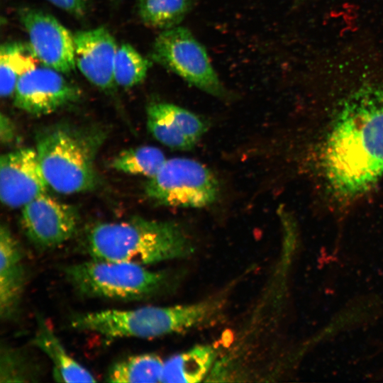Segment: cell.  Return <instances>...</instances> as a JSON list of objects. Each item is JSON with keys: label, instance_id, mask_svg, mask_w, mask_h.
<instances>
[{"label": "cell", "instance_id": "6", "mask_svg": "<svg viewBox=\"0 0 383 383\" xmlns=\"http://www.w3.org/2000/svg\"><path fill=\"white\" fill-rule=\"evenodd\" d=\"M218 183L204 165L187 158L166 160L145 185L146 196L159 204L201 208L213 203Z\"/></svg>", "mask_w": 383, "mask_h": 383}, {"label": "cell", "instance_id": "7", "mask_svg": "<svg viewBox=\"0 0 383 383\" xmlns=\"http://www.w3.org/2000/svg\"><path fill=\"white\" fill-rule=\"evenodd\" d=\"M151 57L202 91L226 97L206 49L188 29L177 26L161 32L153 43Z\"/></svg>", "mask_w": 383, "mask_h": 383}, {"label": "cell", "instance_id": "2", "mask_svg": "<svg viewBox=\"0 0 383 383\" xmlns=\"http://www.w3.org/2000/svg\"><path fill=\"white\" fill-rule=\"evenodd\" d=\"M84 246L91 259L140 265L185 257L194 252L180 225L140 217L96 223L86 233Z\"/></svg>", "mask_w": 383, "mask_h": 383}, {"label": "cell", "instance_id": "10", "mask_svg": "<svg viewBox=\"0 0 383 383\" xmlns=\"http://www.w3.org/2000/svg\"><path fill=\"white\" fill-rule=\"evenodd\" d=\"M23 207L21 223L24 232L40 249L57 247L68 240L77 229V209L46 193Z\"/></svg>", "mask_w": 383, "mask_h": 383}, {"label": "cell", "instance_id": "19", "mask_svg": "<svg viewBox=\"0 0 383 383\" xmlns=\"http://www.w3.org/2000/svg\"><path fill=\"white\" fill-rule=\"evenodd\" d=\"M192 6V0H138V11L145 25L166 30L177 26Z\"/></svg>", "mask_w": 383, "mask_h": 383}, {"label": "cell", "instance_id": "18", "mask_svg": "<svg viewBox=\"0 0 383 383\" xmlns=\"http://www.w3.org/2000/svg\"><path fill=\"white\" fill-rule=\"evenodd\" d=\"M164 362L154 354L129 356L115 362L109 370L106 381L109 382H161Z\"/></svg>", "mask_w": 383, "mask_h": 383}, {"label": "cell", "instance_id": "21", "mask_svg": "<svg viewBox=\"0 0 383 383\" xmlns=\"http://www.w3.org/2000/svg\"><path fill=\"white\" fill-rule=\"evenodd\" d=\"M149 67V62L131 45L123 43L118 47L113 67L115 84L131 88L144 81Z\"/></svg>", "mask_w": 383, "mask_h": 383}, {"label": "cell", "instance_id": "15", "mask_svg": "<svg viewBox=\"0 0 383 383\" xmlns=\"http://www.w3.org/2000/svg\"><path fill=\"white\" fill-rule=\"evenodd\" d=\"M32 344L44 353L51 361L56 381L96 382L92 374L69 355L51 328L40 317L38 318V327Z\"/></svg>", "mask_w": 383, "mask_h": 383}, {"label": "cell", "instance_id": "24", "mask_svg": "<svg viewBox=\"0 0 383 383\" xmlns=\"http://www.w3.org/2000/svg\"><path fill=\"white\" fill-rule=\"evenodd\" d=\"M16 137V128L11 119L1 113L0 117V140L3 144L12 143Z\"/></svg>", "mask_w": 383, "mask_h": 383}, {"label": "cell", "instance_id": "17", "mask_svg": "<svg viewBox=\"0 0 383 383\" xmlns=\"http://www.w3.org/2000/svg\"><path fill=\"white\" fill-rule=\"evenodd\" d=\"M38 59L29 44L7 42L0 48V94L6 98L14 94L21 76L37 66Z\"/></svg>", "mask_w": 383, "mask_h": 383}, {"label": "cell", "instance_id": "3", "mask_svg": "<svg viewBox=\"0 0 383 383\" xmlns=\"http://www.w3.org/2000/svg\"><path fill=\"white\" fill-rule=\"evenodd\" d=\"M107 136L108 129L96 125L60 122L40 128L35 150L49 186L65 194L95 189V160Z\"/></svg>", "mask_w": 383, "mask_h": 383}, {"label": "cell", "instance_id": "20", "mask_svg": "<svg viewBox=\"0 0 383 383\" xmlns=\"http://www.w3.org/2000/svg\"><path fill=\"white\" fill-rule=\"evenodd\" d=\"M166 159L163 152L152 146H140L119 152L111 161L114 170L130 174L153 177Z\"/></svg>", "mask_w": 383, "mask_h": 383}, {"label": "cell", "instance_id": "12", "mask_svg": "<svg viewBox=\"0 0 383 383\" xmlns=\"http://www.w3.org/2000/svg\"><path fill=\"white\" fill-rule=\"evenodd\" d=\"M75 64L84 77L102 90L115 85V38L104 27L81 30L74 35Z\"/></svg>", "mask_w": 383, "mask_h": 383}, {"label": "cell", "instance_id": "9", "mask_svg": "<svg viewBox=\"0 0 383 383\" xmlns=\"http://www.w3.org/2000/svg\"><path fill=\"white\" fill-rule=\"evenodd\" d=\"M62 74L46 66L28 70L17 83L14 105L29 114L40 116L76 102L80 90Z\"/></svg>", "mask_w": 383, "mask_h": 383}, {"label": "cell", "instance_id": "8", "mask_svg": "<svg viewBox=\"0 0 383 383\" xmlns=\"http://www.w3.org/2000/svg\"><path fill=\"white\" fill-rule=\"evenodd\" d=\"M19 19L28 33L30 49L39 62L62 74L74 70V36L54 16L24 8L19 12Z\"/></svg>", "mask_w": 383, "mask_h": 383}, {"label": "cell", "instance_id": "4", "mask_svg": "<svg viewBox=\"0 0 383 383\" xmlns=\"http://www.w3.org/2000/svg\"><path fill=\"white\" fill-rule=\"evenodd\" d=\"M210 301L173 306L108 309L72 317L74 329L94 332L107 338H152L182 331L207 321L216 311Z\"/></svg>", "mask_w": 383, "mask_h": 383}, {"label": "cell", "instance_id": "25", "mask_svg": "<svg viewBox=\"0 0 383 383\" xmlns=\"http://www.w3.org/2000/svg\"><path fill=\"white\" fill-rule=\"evenodd\" d=\"M113 3H118L121 0H111Z\"/></svg>", "mask_w": 383, "mask_h": 383}, {"label": "cell", "instance_id": "14", "mask_svg": "<svg viewBox=\"0 0 383 383\" xmlns=\"http://www.w3.org/2000/svg\"><path fill=\"white\" fill-rule=\"evenodd\" d=\"M23 252L10 229L0 228V316L4 321L18 312L26 283Z\"/></svg>", "mask_w": 383, "mask_h": 383}, {"label": "cell", "instance_id": "5", "mask_svg": "<svg viewBox=\"0 0 383 383\" xmlns=\"http://www.w3.org/2000/svg\"><path fill=\"white\" fill-rule=\"evenodd\" d=\"M63 272L79 294L120 301L152 296L164 288L167 280L165 273L140 265L94 259L67 265Z\"/></svg>", "mask_w": 383, "mask_h": 383}, {"label": "cell", "instance_id": "23", "mask_svg": "<svg viewBox=\"0 0 383 383\" xmlns=\"http://www.w3.org/2000/svg\"><path fill=\"white\" fill-rule=\"evenodd\" d=\"M55 6L76 16H84L90 6L91 0H47Z\"/></svg>", "mask_w": 383, "mask_h": 383}, {"label": "cell", "instance_id": "22", "mask_svg": "<svg viewBox=\"0 0 383 383\" xmlns=\"http://www.w3.org/2000/svg\"><path fill=\"white\" fill-rule=\"evenodd\" d=\"M0 382H30L35 377L33 366L23 354L16 349H1Z\"/></svg>", "mask_w": 383, "mask_h": 383}, {"label": "cell", "instance_id": "13", "mask_svg": "<svg viewBox=\"0 0 383 383\" xmlns=\"http://www.w3.org/2000/svg\"><path fill=\"white\" fill-rule=\"evenodd\" d=\"M149 131L161 143L179 150H190L207 130L197 115L174 104L152 102L147 108Z\"/></svg>", "mask_w": 383, "mask_h": 383}, {"label": "cell", "instance_id": "11", "mask_svg": "<svg viewBox=\"0 0 383 383\" xmlns=\"http://www.w3.org/2000/svg\"><path fill=\"white\" fill-rule=\"evenodd\" d=\"M48 183L35 149L23 148L0 159V198L10 208H18L46 193Z\"/></svg>", "mask_w": 383, "mask_h": 383}, {"label": "cell", "instance_id": "16", "mask_svg": "<svg viewBox=\"0 0 383 383\" xmlns=\"http://www.w3.org/2000/svg\"><path fill=\"white\" fill-rule=\"evenodd\" d=\"M214 358L213 349L198 345L174 355L164 362L160 382H199L209 372Z\"/></svg>", "mask_w": 383, "mask_h": 383}, {"label": "cell", "instance_id": "1", "mask_svg": "<svg viewBox=\"0 0 383 383\" xmlns=\"http://www.w3.org/2000/svg\"><path fill=\"white\" fill-rule=\"evenodd\" d=\"M323 148L329 188L357 196L383 175V82H364L338 104Z\"/></svg>", "mask_w": 383, "mask_h": 383}]
</instances>
